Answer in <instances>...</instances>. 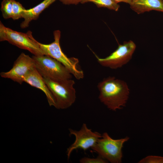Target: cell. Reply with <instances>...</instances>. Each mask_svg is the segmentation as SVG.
Wrapping results in <instances>:
<instances>
[{"label":"cell","mask_w":163,"mask_h":163,"mask_svg":"<svg viewBox=\"0 0 163 163\" xmlns=\"http://www.w3.org/2000/svg\"><path fill=\"white\" fill-rule=\"evenodd\" d=\"M97 87L99 100L110 110L115 111L126 106L129 89L124 81L110 76L99 82Z\"/></svg>","instance_id":"6da1fadb"},{"label":"cell","mask_w":163,"mask_h":163,"mask_svg":"<svg viewBox=\"0 0 163 163\" xmlns=\"http://www.w3.org/2000/svg\"><path fill=\"white\" fill-rule=\"evenodd\" d=\"M54 41L46 44L37 41L44 55H47L62 63L78 80L84 77V72L78 67V59L75 57L69 58L62 52L60 45L61 32L59 30L53 32Z\"/></svg>","instance_id":"7a4b0ae2"},{"label":"cell","mask_w":163,"mask_h":163,"mask_svg":"<svg viewBox=\"0 0 163 163\" xmlns=\"http://www.w3.org/2000/svg\"><path fill=\"white\" fill-rule=\"evenodd\" d=\"M55 101V107L58 109H66L75 102L76 91L75 81L71 79L56 81L43 78Z\"/></svg>","instance_id":"3957f363"},{"label":"cell","mask_w":163,"mask_h":163,"mask_svg":"<svg viewBox=\"0 0 163 163\" xmlns=\"http://www.w3.org/2000/svg\"><path fill=\"white\" fill-rule=\"evenodd\" d=\"M0 41H7L18 47L29 51L35 56L44 55L32 32L26 34L5 27L0 21Z\"/></svg>","instance_id":"277c9868"},{"label":"cell","mask_w":163,"mask_h":163,"mask_svg":"<svg viewBox=\"0 0 163 163\" xmlns=\"http://www.w3.org/2000/svg\"><path fill=\"white\" fill-rule=\"evenodd\" d=\"M35 67L43 78L60 81L71 79L72 74L62 63L47 55L33 56Z\"/></svg>","instance_id":"5b68a950"},{"label":"cell","mask_w":163,"mask_h":163,"mask_svg":"<svg viewBox=\"0 0 163 163\" xmlns=\"http://www.w3.org/2000/svg\"><path fill=\"white\" fill-rule=\"evenodd\" d=\"M91 148L99 156L112 163H120L123 157L122 149L129 138L115 139L104 133Z\"/></svg>","instance_id":"8992f818"},{"label":"cell","mask_w":163,"mask_h":163,"mask_svg":"<svg viewBox=\"0 0 163 163\" xmlns=\"http://www.w3.org/2000/svg\"><path fill=\"white\" fill-rule=\"evenodd\" d=\"M135 43L130 40L119 44L117 49L104 58L95 55L98 62L102 66L112 69L122 67L129 62L136 49Z\"/></svg>","instance_id":"52a82bcc"},{"label":"cell","mask_w":163,"mask_h":163,"mask_svg":"<svg viewBox=\"0 0 163 163\" xmlns=\"http://www.w3.org/2000/svg\"><path fill=\"white\" fill-rule=\"evenodd\" d=\"M69 130L70 134L75 136V140L67 149V155L68 159L73 151L80 149L85 151L93 146L102 136L99 133L93 132L91 129L88 128L85 123L78 131L72 129H69Z\"/></svg>","instance_id":"ba28073f"},{"label":"cell","mask_w":163,"mask_h":163,"mask_svg":"<svg viewBox=\"0 0 163 163\" xmlns=\"http://www.w3.org/2000/svg\"><path fill=\"white\" fill-rule=\"evenodd\" d=\"M34 67L33 58L22 53L14 62L12 68L8 72H1L0 75L2 77L10 79L21 84L26 75Z\"/></svg>","instance_id":"9c48e42d"},{"label":"cell","mask_w":163,"mask_h":163,"mask_svg":"<svg viewBox=\"0 0 163 163\" xmlns=\"http://www.w3.org/2000/svg\"><path fill=\"white\" fill-rule=\"evenodd\" d=\"M23 82L42 91L46 96L50 106L55 107L56 103L53 96L44 82L43 77L35 67L27 73L24 78Z\"/></svg>","instance_id":"30bf717a"},{"label":"cell","mask_w":163,"mask_h":163,"mask_svg":"<svg viewBox=\"0 0 163 163\" xmlns=\"http://www.w3.org/2000/svg\"><path fill=\"white\" fill-rule=\"evenodd\" d=\"M129 5L138 14L152 10L163 12V0H132Z\"/></svg>","instance_id":"8fae6325"},{"label":"cell","mask_w":163,"mask_h":163,"mask_svg":"<svg viewBox=\"0 0 163 163\" xmlns=\"http://www.w3.org/2000/svg\"><path fill=\"white\" fill-rule=\"evenodd\" d=\"M56 0H44L33 8L24 10L22 16L24 20L20 24L21 27L24 29L28 27L30 22L37 19L40 13Z\"/></svg>","instance_id":"7c38bea8"},{"label":"cell","mask_w":163,"mask_h":163,"mask_svg":"<svg viewBox=\"0 0 163 163\" xmlns=\"http://www.w3.org/2000/svg\"><path fill=\"white\" fill-rule=\"evenodd\" d=\"M89 2L93 3L98 8H105L115 11H118L120 7L118 4L113 0H81L80 3Z\"/></svg>","instance_id":"4fadbf2b"},{"label":"cell","mask_w":163,"mask_h":163,"mask_svg":"<svg viewBox=\"0 0 163 163\" xmlns=\"http://www.w3.org/2000/svg\"><path fill=\"white\" fill-rule=\"evenodd\" d=\"M1 5V10L3 18L5 19L11 18L12 0H3Z\"/></svg>","instance_id":"5bb4252c"},{"label":"cell","mask_w":163,"mask_h":163,"mask_svg":"<svg viewBox=\"0 0 163 163\" xmlns=\"http://www.w3.org/2000/svg\"><path fill=\"white\" fill-rule=\"evenodd\" d=\"M26 9L19 2L12 0V8L11 18L14 20L22 18L23 12Z\"/></svg>","instance_id":"9a60e30c"},{"label":"cell","mask_w":163,"mask_h":163,"mask_svg":"<svg viewBox=\"0 0 163 163\" xmlns=\"http://www.w3.org/2000/svg\"><path fill=\"white\" fill-rule=\"evenodd\" d=\"M139 163H163V157L155 156H149L141 160Z\"/></svg>","instance_id":"2e32d148"},{"label":"cell","mask_w":163,"mask_h":163,"mask_svg":"<svg viewBox=\"0 0 163 163\" xmlns=\"http://www.w3.org/2000/svg\"><path fill=\"white\" fill-rule=\"evenodd\" d=\"M107 162V160L99 156L96 158L84 157L80 160L81 163H106Z\"/></svg>","instance_id":"e0dca14e"},{"label":"cell","mask_w":163,"mask_h":163,"mask_svg":"<svg viewBox=\"0 0 163 163\" xmlns=\"http://www.w3.org/2000/svg\"><path fill=\"white\" fill-rule=\"evenodd\" d=\"M65 5H77L81 3V0H59Z\"/></svg>","instance_id":"ac0fdd59"},{"label":"cell","mask_w":163,"mask_h":163,"mask_svg":"<svg viewBox=\"0 0 163 163\" xmlns=\"http://www.w3.org/2000/svg\"><path fill=\"white\" fill-rule=\"evenodd\" d=\"M116 2L118 3L121 2H123L129 4V5L131 4L132 0H113Z\"/></svg>","instance_id":"d6986e66"}]
</instances>
